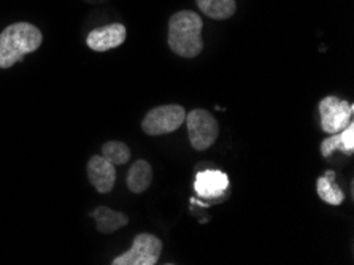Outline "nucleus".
I'll return each instance as SVG.
<instances>
[{
	"instance_id": "1",
	"label": "nucleus",
	"mask_w": 354,
	"mask_h": 265,
	"mask_svg": "<svg viewBox=\"0 0 354 265\" xmlns=\"http://www.w3.org/2000/svg\"><path fill=\"white\" fill-rule=\"evenodd\" d=\"M203 21L191 10H183L169 21V46L181 57H196L203 50Z\"/></svg>"
},
{
	"instance_id": "2",
	"label": "nucleus",
	"mask_w": 354,
	"mask_h": 265,
	"mask_svg": "<svg viewBox=\"0 0 354 265\" xmlns=\"http://www.w3.org/2000/svg\"><path fill=\"white\" fill-rule=\"evenodd\" d=\"M43 35L39 27L29 23H15L0 34V68H10L29 53L40 48Z\"/></svg>"
},
{
	"instance_id": "3",
	"label": "nucleus",
	"mask_w": 354,
	"mask_h": 265,
	"mask_svg": "<svg viewBox=\"0 0 354 265\" xmlns=\"http://www.w3.org/2000/svg\"><path fill=\"white\" fill-rule=\"evenodd\" d=\"M186 126L189 134V142L197 151H205L216 142L219 135L218 121L208 110L196 108L186 113Z\"/></svg>"
},
{
	"instance_id": "4",
	"label": "nucleus",
	"mask_w": 354,
	"mask_h": 265,
	"mask_svg": "<svg viewBox=\"0 0 354 265\" xmlns=\"http://www.w3.org/2000/svg\"><path fill=\"white\" fill-rule=\"evenodd\" d=\"M185 120L186 110L181 105H162L148 111L142 127L148 135H165L180 129Z\"/></svg>"
},
{
	"instance_id": "5",
	"label": "nucleus",
	"mask_w": 354,
	"mask_h": 265,
	"mask_svg": "<svg viewBox=\"0 0 354 265\" xmlns=\"http://www.w3.org/2000/svg\"><path fill=\"white\" fill-rule=\"evenodd\" d=\"M162 253V241L151 234H138L124 254L118 256L113 265H154Z\"/></svg>"
},
{
	"instance_id": "6",
	"label": "nucleus",
	"mask_w": 354,
	"mask_h": 265,
	"mask_svg": "<svg viewBox=\"0 0 354 265\" xmlns=\"http://www.w3.org/2000/svg\"><path fill=\"white\" fill-rule=\"evenodd\" d=\"M319 116H321V129L326 134H337L345 129L348 124L353 122L354 105L350 102L342 100L335 95H327L319 102Z\"/></svg>"
},
{
	"instance_id": "7",
	"label": "nucleus",
	"mask_w": 354,
	"mask_h": 265,
	"mask_svg": "<svg viewBox=\"0 0 354 265\" xmlns=\"http://www.w3.org/2000/svg\"><path fill=\"white\" fill-rule=\"evenodd\" d=\"M127 30L124 24L113 23L104 27H99V29L91 30V34L86 39V43L91 50L94 51H109L113 50V48L121 46L126 40Z\"/></svg>"
},
{
	"instance_id": "8",
	"label": "nucleus",
	"mask_w": 354,
	"mask_h": 265,
	"mask_svg": "<svg viewBox=\"0 0 354 265\" xmlns=\"http://www.w3.org/2000/svg\"><path fill=\"white\" fill-rule=\"evenodd\" d=\"M91 185L100 194H109L116 183V169L104 156H93L88 162Z\"/></svg>"
},
{
	"instance_id": "9",
	"label": "nucleus",
	"mask_w": 354,
	"mask_h": 265,
	"mask_svg": "<svg viewBox=\"0 0 354 265\" xmlns=\"http://www.w3.org/2000/svg\"><path fill=\"white\" fill-rule=\"evenodd\" d=\"M229 188V178L221 170H202L197 173L194 189L201 197H221Z\"/></svg>"
},
{
	"instance_id": "10",
	"label": "nucleus",
	"mask_w": 354,
	"mask_h": 265,
	"mask_svg": "<svg viewBox=\"0 0 354 265\" xmlns=\"http://www.w3.org/2000/svg\"><path fill=\"white\" fill-rule=\"evenodd\" d=\"M337 149L351 156L354 153V124L350 122L343 131L332 134L321 143V154L324 158H330Z\"/></svg>"
},
{
	"instance_id": "11",
	"label": "nucleus",
	"mask_w": 354,
	"mask_h": 265,
	"mask_svg": "<svg viewBox=\"0 0 354 265\" xmlns=\"http://www.w3.org/2000/svg\"><path fill=\"white\" fill-rule=\"evenodd\" d=\"M153 183V169L147 161L133 162L127 172V188L133 194H142L151 186Z\"/></svg>"
},
{
	"instance_id": "12",
	"label": "nucleus",
	"mask_w": 354,
	"mask_h": 265,
	"mask_svg": "<svg viewBox=\"0 0 354 265\" xmlns=\"http://www.w3.org/2000/svg\"><path fill=\"white\" fill-rule=\"evenodd\" d=\"M91 216L97 223V230L100 234H113L118 229L124 227L129 224V219L126 214L121 212H115L109 207H99L95 208Z\"/></svg>"
},
{
	"instance_id": "13",
	"label": "nucleus",
	"mask_w": 354,
	"mask_h": 265,
	"mask_svg": "<svg viewBox=\"0 0 354 265\" xmlns=\"http://www.w3.org/2000/svg\"><path fill=\"white\" fill-rule=\"evenodd\" d=\"M316 192H318L319 199H323L326 203L339 207L345 200V194H343L339 185L335 183V172H326L323 176L318 178L316 181Z\"/></svg>"
},
{
	"instance_id": "14",
	"label": "nucleus",
	"mask_w": 354,
	"mask_h": 265,
	"mask_svg": "<svg viewBox=\"0 0 354 265\" xmlns=\"http://www.w3.org/2000/svg\"><path fill=\"white\" fill-rule=\"evenodd\" d=\"M197 7L212 19H229L237 10L235 0H196Z\"/></svg>"
},
{
	"instance_id": "15",
	"label": "nucleus",
	"mask_w": 354,
	"mask_h": 265,
	"mask_svg": "<svg viewBox=\"0 0 354 265\" xmlns=\"http://www.w3.org/2000/svg\"><path fill=\"white\" fill-rule=\"evenodd\" d=\"M102 156L116 167L129 162V159H131V149L122 142H106L102 146Z\"/></svg>"
}]
</instances>
